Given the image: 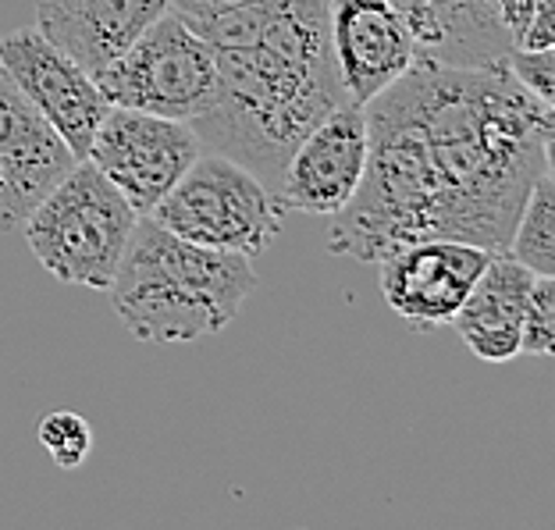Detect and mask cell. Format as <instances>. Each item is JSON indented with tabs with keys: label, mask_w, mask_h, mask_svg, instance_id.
Instances as JSON below:
<instances>
[{
	"label": "cell",
	"mask_w": 555,
	"mask_h": 530,
	"mask_svg": "<svg viewBox=\"0 0 555 530\" xmlns=\"http://www.w3.org/2000/svg\"><path fill=\"white\" fill-rule=\"evenodd\" d=\"M406 11L421 57L446 65H506L509 36L491 0H396Z\"/></svg>",
	"instance_id": "cell-15"
},
{
	"label": "cell",
	"mask_w": 555,
	"mask_h": 530,
	"mask_svg": "<svg viewBox=\"0 0 555 530\" xmlns=\"http://www.w3.org/2000/svg\"><path fill=\"white\" fill-rule=\"evenodd\" d=\"M0 72L18 86L22 96L54 125L75 157H86L96 125L107 115V96L79 61L36 29L0 36Z\"/></svg>",
	"instance_id": "cell-8"
},
{
	"label": "cell",
	"mask_w": 555,
	"mask_h": 530,
	"mask_svg": "<svg viewBox=\"0 0 555 530\" xmlns=\"http://www.w3.org/2000/svg\"><path fill=\"white\" fill-rule=\"evenodd\" d=\"M491 4L499 11V22L509 36V47H516V50L555 47V33H552L555 4L552 0H491Z\"/></svg>",
	"instance_id": "cell-17"
},
{
	"label": "cell",
	"mask_w": 555,
	"mask_h": 530,
	"mask_svg": "<svg viewBox=\"0 0 555 530\" xmlns=\"http://www.w3.org/2000/svg\"><path fill=\"white\" fill-rule=\"evenodd\" d=\"M552 171H541L527 193L516 224L509 232L506 254L520 260L534 274H555V204H552Z\"/></svg>",
	"instance_id": "cell-16"
},
{
	"label": "cell",
	"mask_w": 555,
	"mask_h": 530,
	"mask_svg": "<svg viewBox=\"0 0 555 530\" xmlns=\"http://www.w3.org/2000/svg\"><path fill=\"white\" fill-rule=\"evenodd\" d=\"M555 346V274H534L524 313L520 357H548Z\"/></svg>",
	"instance_id": "cell-19"
},
{
	"label": "cell",
	"mask_w": 555,
	"mask_h": 530,
	"mask_svg": "<svg viewBox=\"0 0 555 530\" xmlns=\"http://www.w3.org/2000/svg\"><path fill=\"white\" fill-rule=\"evenodd\" d=\"M367 168L327 218V249L377 263L421 238L506 254L527 193L552 171V104L506 65L421 57L363 104Z\"/></svg>",
	"instance_id": "cell-1"
},
{
	"label": "cell",
	"mask_w": 555,
	"mask_h": 530,
	"mask_svg": "<svg viewBox=\"0 0 555 530\" xmlns=\"http://www.w3.org/2000/svg\"><path fill=\"white\" fill-rule=\"evenodd\" d=\"M139 214L90 160L75 168L22 221L33 257L61 285L111 288Z\"/></svg>",
	"instance_id": "cell-4"
},
{
	"label": "cell",
	"mask_w": 555,
	"mask_h": 530,
	"mask_svg": "<svg viewBox=\"0 0 555 530\" xmlns=\"http://www.w3.org/2000/svg\"><path fill=\"white\" fill-rule=\"evenodd\" d=\"M171 0H36V29L96 79Z\"/></svg>",
	"instance_id": "cell-13"
},
{
	"label": "cell",
	"mask_w": 555,
	"mask_h": 530,
	"mask_svg": "<svg viewBox=\"0 0 555 530\" xmlns=\"http://www.w3.org/2000/svg\"><path fill=\"white\" fill-rule=\"evenodd\" d=\"M534 271L509 254H491L481 277L466 293L452 327L463 346L485 363H509L520 357L524 313L531 296Z\"/></svg>",
	"instance_id": "cell-14"
},
{
	"label": "cell",
	"mask_w": 555,
	"mask_h": 530,
	"mask_svg": "<svg viewBox=\"0 0 555 530\" xmlns=\"http://www.w3.org/2000/svg\"><path fill=\"white\" fill-rule=\"evenodd\" d=\"M150 218L185 243L257 257L282 232L285 210L249 168L218 150H204Z\"/></svg>",
	"instance_id": "cell-5"
},
{
	"label": "cell",
	"mask_w": 555,
	"mask_h": 530,
	"mask_svg": "<svg viewBox=\"0 0 555 530\" xmlns=\"http://www.w3.org/2000/svg\"><path fill=\"white\" fill-rule=\"evenodd\" d=\"M491 249L460 238H421L377 260L382 296L416 332L452 324L466 293L481 277Z\"/></svg>",
	"instance_id": "cell-10"
},
{
	"label": "cell",
	"mask_w": 555,
	"mask_h": 530,
	"mask_svg": "<svg viewBox=\"0 0 555 530\" xmlns=\"http://www.w3.org/2000/svg\"><path fill=\"white\" fill-rule=\"evenodd\" d=\"M72 146L0 72V229L15 232L29 210L75 168Z\"/></svg>",
	"instance_id": "cell-12"
},
{
	"label": "cell",
	"mask_w": 555,
	"mask_h": 530,
	"mask_svg": "<svg viewBox=\"0 0 555 530\" xmlns=\"http://www.w3.org/2000/svg\"><path fill=\"white\" fill-rule=\"evenodd\" d=\"M199 154L204 146L189 121L111 104L96 125L86 160L129 199L135 214H150Z\"/></svg>",
	"instance_id": "cell-7"
},
{
	"label": "cell",
	"mask_w": 555,
	"mask_h": 530,
	"mask_svg": "<svg viewBox=\"0 0 555 530\" xmlns=\"http://www.w3.org/2000/svg\"><path fill=\"white\" fill-rule=\"evenodd\" d=\"M214 50L210 107L189 121L199 146L238 160L274 193L288 154L346 104L327 0H243L185 18Z\"/></svg>",
	"instance_id": "cell-2"
},
{
	"label": "cell",
	"mask_w": 555,
	"mask_h": 530,
	"mask_svg": "<svg viewBox=\"0 0 555 530\" xmlns=\"http://www.w3.org/2000/svg\"><path fill=\"white\" fill-rule=\"evenodd\" d=\"M327 8L335 68L352 104H367L421 61V43L396 0H327Z\"/></svg>",
	"instance_id": "cell-11"
},
{
	"label": "cell",
	"mask_w": 555,
	"mask_h": 530,
	"mask_svg": "<svg viewBox=\"0 0 555 530\" xmlns=\"http://www.w3.org/2000/svg\"><path fill=\"white\" fill-rule=\"evenodd\" d=\"M96 82L115 107L193 121L210 107L218 68L204 36L182 15L164 11L96 75Z\"/></svg>",
	"instance_id": "cell-6"
},
{
	"label": "cell",
	"mask_w": 555,
	"mask_h": 530,
	"mask_svg": "<svg viewBox=\"0 0 555 530\" xmlns=\"http://www.w3.org/2000/svg\"><path fill=\"white\" fill-rule=\"evenodd\" d=\"M363 168H367V115L363 104L346 100L296 143L278 174L274 199L285 214L335 218L357 193Z\"/></svg>",
	"instance_id": "cell-9"
},
{
	"label": "cell",
	"mask_w": 555,
	"mask_h": 530,
	"mask_svg": "<svg viewBox=\"0 0 555 530\" xmlns=\"http://www.w3.org/2000/svg\"><path fill=\"white\" fill-rule=\"evenodd\" d=\"M40 441L43 449L50 452V460L57 466H65V470H75V466H82L86 456H90L93 449V431L90 424L82 421L79 413H50L40 421Z\"/></svg>",
	"instance_id": "cell-18"
},
{
	"label": "cell",
	"mask_w": 555,
	"mask_h": 530,
	"mask_svg": "<svg viewBox=\"0 0 555 530\" xmlns=\"http://www.w3.org/2000/svg\"><path fill=\"white\" fill-rule=\"evenodd\" d=\"M506 68H509V72L516 75V79H520L538 100H545V104H552L555 47H545V50H516V47H509Z\"/></svg>",
	"instance_id": "cell-20"
},
{
	"label": "cell",
	"mask_w": 555,
	"mask_h": 530,
	"mask_svg": "<svg viewBox=\"0 0 555 530\" xmlns=\"http://www.w3.org/2000/svg\"><path fill=\"white\" fill-rule=\"evenodd\" d=\"M107 293L139 342H196L238 318L257 293V271L254 257L185 243L139 214Z\"/></svg>",
	"instance_id": "cell-3"
},
{
	"label": "cell",
	"mask_w": 555,
	"mask_h": 530,
	"mask_svg": "<svg viewBox=\"0 0 555 530\" xmlns=\"http://www.w3.org/2000/svg\"><path fill=\"white\" fill-rule=\"evenodd\" d=\"M232 4H243V0H171V11L182 18H193V15H207V11H218V8H232Z\"/></svg>",
	"instance_id": "cell-21"
}]
</instances>
